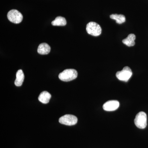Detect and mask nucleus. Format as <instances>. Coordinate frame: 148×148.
Segmentation results:
<instances>
[{"mask_svg":"<svg viewBox=\"0 0 148 148\" xmlns=\"http://www.w3.org/2000/svg\"><path fill=\"white\" fill-rule=\"evenodd\" d=\"M77 75V72L75 69H66L59 74L58 78L62 81L67 82L75 79Z\"/></svg>","mask_w":148,"mask_h":148,"instance_id":"obj_1","label":"nucleus"},{"mask_svg":"<svg viewBox=\"0 0 148 148\" xmlns=\"http://www.w3.org/2000/svg\"><path fill=\"white\" fill-rule=\"evenodd\" d=\"M134 123L135 125L140 129H144L147 125V116L145 112H140L136 115Z\"/></svg>","mask_w":148,"mask_h":148,"instance_id":"obj_2","label":"nucleus"},{"mask_svg":"<svg viewBox=\"0 0 148 148\" xmlns=\"http://www.w3.org/2000/svg\"><path fill=\"white\" fill-rule=\"evenodd\" d=\"M86 30L88 34L94 36H100L102 32L101 26L95 22L88 23L86 25Z\"/></svg>","mask_w":148,"mask_h":148,"instance_id":"obj_3","label":"nucleus"},{"mask_svg":"<svg viewBox=\"0 0 148 148\" xmlns=\"http://www.w3.org/2000/svg\"><path fill=\"white\" fill-rule=\"evenodd\" d=\"M8 20L14 24H19L23 20V15L21 12L16 10H12L7 14Z\"/></svg>","mask_w":148,"mask_h":148,"instance_id":"obj_4","label":"nucleus"},{"mask_svg":"<svg viewBox=\"0 0 148 148\" xmlns=\"http://www.w3.org/2000/svg\"><path fill=\"white\" fill-rule=\"evenodd\" d=\"M132 74L131 69L129 67L125 66L121 71L117 72L116 75L119 80L127 82L132 76Z\"/></svg>","mask_w":148,"mask_h":148,"instance_id":"obj_5","label":"nucleus"},{"mask_svg":"<svg viewBox=\"0 0 148 148\" xmlns=\"http://www.w3.org/2000/svg\"><path fill=\"white\" fill-rule=\"evenodd\" d=\"M77 121V117L71 114L65 115L59 119V122L60 123L69 126L75 125L76 124Z\"/></svg>","mask_w":148,"mask_h":148,"instance_id":"obj_6","label":"nucleus"},{"mask_svg":"<svg viewBox=\"0 0 148 148\" xmlns=\"http://www.w3.org/2000/svg\"><path fill=\"white\" fill-rule=\"evenodd\" d=\"M119 103L117 101L112 100L107 101L103 105V108L106 111H113L118 108Z\"/></svg>","mask_w":148,"mask_h":148,"instance_id":"obj_7","label":"nucleus"},{"mask_svg":"<svg viewBox=\"0 0 148 148\" xmlns=\"http://www.w3.org/2000/svg\"><path fill=\"white\" fill-rule=\"evenodd\" d=\"M51 47L46 43L40 44L38 49V52L42 55H46L50 52Z\"/></svg>","mask_w":148,"mask_h":148,"instance_id":"obj_8","label":"nucleus"},{"mask_svg":"<svg viewBox=\"0 0 148 148\" xmlns=\"http://www.w3.org/2000/svg\"><path fill=\"white\" fill-rule=\"evenodd\" d=\"M24 79V75L23 71L21 70H18L16 73V79L14 81V84L16 86H21Z\"/></svg>","mask_w":148,"mask_h":148,"instance_id":"obj_9","label":"nucleus"},{"mask_svg":"<svg viewBox=\"0 0 148 148\" xmlns=\"http://www.w3.org/2000/svg\"><path fill=\"white\" fill-rule=\"evenodd\" d=\"M51 97V95L47 91H43L40 94L38 100L43 104H47L49 102Z\"/></svg>","mask_w":148,"mask_h":148,"instance_id":"obj_10","label":"nucleus"},{"mask_svg":"<svg viewBox=\"0 0 148 148\" xmlns=\"http://www.w3.org/2000/svg\"><path fill=\"white\" fill-rule=\"evenodd\" d=\"M136 37L134 34H130L128 36L122 40V42L124 44L128 47H132L135 45V40Z\"/></svg>","mask_w":148,"mask_h":148,"instance_id":"obj_11","label":"nucleus"},{"mask_svg":"<svg viewBox=\"0 0 148 148\" xmlns=\"http://www.w3.org/2000/svg\"><path fill=\"white\" fill-rule=\"evenodd\" d=\"M66 24V18L61 16H57L51 22V24L54 26H64Z\"/></svg>","mask_w":148,"mask_h":148,"instance_id":"obj_12","label":"nucleus"},{"mask_svg":"<svg viewBox=\"0 0 148 148\" xmlns=\"http://www.w3.org/2000/svg\"><path fill=\"white\" fill-rule=\"evenodd\" d=\"M110 17L115 20L117 24H121L125 21V16L123 14H112L110 16Z\"/></svg>","mask_w":148,"mask_h":148,"instance_id":"obj_13","label":"nucleus"}]
</instances>
